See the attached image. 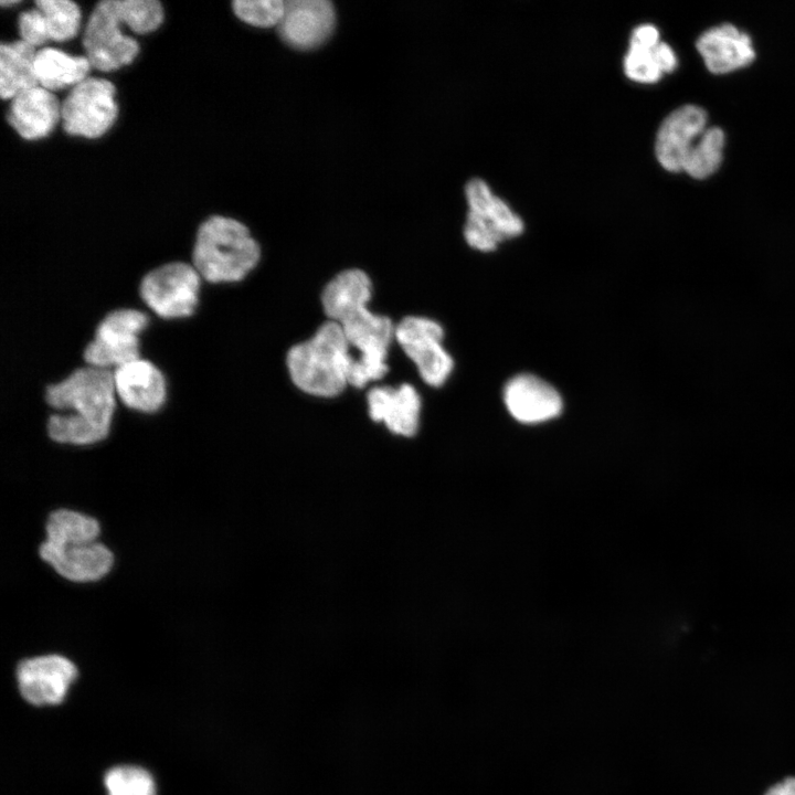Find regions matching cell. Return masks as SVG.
I'll return each mask as SVG.
<instances>
[{"instance_id": "30bf717a", "label": "cell", "mask_w": 795, "mask_h": 795, "mask_svg": "<svg viewBox=\"0 0 795 795\" xmlns=\"http://www.w3.org/2000/svg\"><path fill=\"white\" fill-rule=\"evenodd\" d=\"M394 338L426 384L438 388L446 382L454 361L443 347L444 330L437 321L418 316L405 317L395 326Z\"/></svg>"}, {"instance_id": "8fae6325", "label": "cell", "mask_w": 795, "mask_h": 795, "mask_svg": "<svg viewBox=\"0 0 795 795\" xmlns=\"http://www.w3.org/2000/svg\"><path fill=\"white\" fill-rule=\"evenodd\" d=\"M116 396L135 413L151 415L163 409L169 398L167 374L148 358H139L113 370Z\"/></svg>"}, {"instance_id": "e0dca14e", "label": "cell", "mask_w": 795, "mask_h": 795, "mask_svg": "<svg viewBox=\"0 0 795 795\" xmlns=\"http://www.w3.org/2000/svg\"><path fill=\"white\" fill-rule=\"evenodd\" d=\"M677 63L672 49L659 41L655 25L642 24L634 29L623 63L628 78L638 83H655L664 73L672 72Z\"/></svg>"}, {"instance_id": "7c38bea8", "label": "cell", "mask_w": 795, "mask_h": 795, "mask_svg": "<svg viewBox=\"0 0 795 795\" xmlns=\"http://www.w3.org/2000/svg\"><path fill=\"white\" fill-rule=\"evenodd\" d=\"M76 678V666L57 654L26 658L17 667L19 691L34 706L62 702Z\"/></svg>"}, {"instance_id": "8992f818", "label": "cell", "mask_w": 795, "mask_h": 795, "mask_svg": "<svg viewBox=\"0 0 795 795\" xmlns=\"http://www.w3.org/2000/svg\"><path fill=\"white\" fill-rule=\"evenodd\" d=\"M151 317L138 308L124 306L106 311L96 322L81 352L83 364L115 370L142 357L141 335Z\"/></svg>"}, {"instance_id": "52a82bcc", "label": "cell", "mask_w": 795, "mask_h": 795, "mask_svg": "<svg viewBox=\"0 0 795 795\" xmlns=\"http://www.w3.org/2000/svg\"><path fill=\"white\" fill-rule=\"evenodd\" d=\"M140 301L162 320L194 316L202 299V278L191 263L170 261L147 271L139 279Z\"/></svg>"}, {"instance_id": "ffe728a7", "label": "cell", "mask_w": 795, "mask_h": 795, "mask_svg": "<svg viewBox=\"0 0 795 795\" xmlns=\"http://www.w3.org/2000/svg\"><path fill=\"white\" fill-rule=\"evenodd\" d=\"M697 49L710 72L723 74L750 64L755 52L750 36L732 24H721L702 33Z\"/></svg>"}, {"instance_id": "f1b7e54d", "label": "cell", "mask_w": 795, "mask_h": 795, "mask_svg": "<svg viewBox=\"0 0 795 795\" xmlns=\"http://www.w3.org/2000/svg\"><path fill=\"white\" fill-rule=\"evenodd\" d=\"M763 795H795V775H788L770 785Z\"/></svg>"}, {"instance_id": "ba28073f", "label": "cell", "mask_w": 795, "mask_h": 795, "mask_svg": "<svg viewBox=\"0 0 795 795\" xmlns=\"http://www.w3.org/2000/svg\"><path fill=\"white\" fill-rule=\"evenodd\" d=\"M468 213L464 236L468 245L480 252H491L505 240L519 236L522 220L481 179H471L465 189Z\"/></svg>"}, {"instance_id": "5bb4252c", "label": "cell", "mask_w": 795, "mask_h": 795, "mask_svg": "<svg viewBox=\"0 0 795 795\" xmlns=\"http://www.w3.org/2000/svg\"><path fill=\"white\" fill-rule=\"evenodd\" d=\"M336 14L328 0L285 1L278 33L283 41L298 50L318 46L332 32Z\"/></svg>"}, {"instance_id": "cb8c5ba5", "label": "cell", "mask_w": 795, "mask_h": 795, "mask_svg": "<svg viewBox=\"0 0 795 795\" xmlns=\"http://www.w3.org/2000/svg\"><path fill=\"white\" fill-rule=\"evenodd\" d=\"M724 132L718 127L707 128L695 142L682 165V171L696 179L712 174L720 166Z\"/></svg>"}, {"instance_id": "2e32d148", "label": "cell", "mask_w": 795, "mask_h": 795, "mask_svg": "<svg viewBox=\"0 0 795 795\" xmlns=\"http://www.w3.org/2000/svg\"><path fill=\"white\" fill-rule=\"evenodd\" d=\"M707 129V113L699 106L685 105L661 123L655 144L657 160L670 172L682 171L688 152Z\"/></svg>"}, {"instance_id": "484cf974", "label": "cell", "mask_w": 795, "mask_h": 795, "mask_svg": "<svg viewBox=\"0 0 795 795\" xmlns=\"http://www.w3.org/2000/svg\"><path fill=\"white\" fill-rule=\"evenodd\" d=\"M104 783L107 795H156L152 776L139 766H115L106 773Z\"/></svg>"}, {"instance_id": "d4e9b609", "label": "cell", "mask_w": 795, "mask_h": 795, "mask_svg": "<svg viewBox=\"0 0 795 795\" xmlns=\"http://www.w3.org/2000/svg\"><path fill=\"white\" fill-rule=\"evenodd\" d=\"M35 7L40 10L49 39L53 41H67L77 34L81 23V10L70 0H38Z\"/></svg>"}, {"instance_id": "ac0fdd59", "label": "cell", "mask_w": 795, "mask_h": 795, "mask_svg": "<svg viewBox=\"0 0 795 795\" xmlns=\"http://www.w3.org/2000/svg\"><path fill=\"white\" fill-rule=\"evenodd\" d=\"M367 403L370 417L382 422L393 434L410 437L417 432L421 398L411 384L372 388Z\"/></svg>"}, {"instance_id": "7a4b0ae2", "label": "cell", "mask_w": 795, "mask_h": 795, "mask_svg": "<svg viewBox=\"0 0 795 795\" xmlns=\"http://www.w3.org/2000/svg\"><path fill=\"white\" fill-rule=\"evenodd\" d=\"M371 293L369 276L351 268L336 275L321 294L325 314L340 326L350 348L358 352L349 374V384L354 388H363L386 374V358L395 333L389 317L368 308Z\"/></svg>"}, {"instance_id": "44dd1931", "label": "cell", "mask_w": 795, "mask_h": 795, "mask_svg": "<svg viewBox=\"0 0 795 795\" xmlns=\"http://www.w3.org/2000/svg\"><path fill=\"white\" fill-rule=\"evenodd\" d=\"M35 47L17 40L0 46V95L12 99L38 84L35 75Z\"/></svg>"}, {"instance_id": "f546056e", "label": "cell", "mask_w": 795, "mask_h": 795, "mask_svg": "<svg viewBox=\"0 0 795 795\" xmlns=\"http://www.w3.org/2000/svg\"><path fill=\"white\" fill-rule=\"evenodd\" d=\"M17 3H18V1H2L1 2L2 6H12V4H17Z\"/></svg>"}, {"instance_id": "603a6c76", "label": "cell", "mask_w": 795, "mask_h": 795, "mask_svg": "<svg viewBox=\"0 0 795 795\" xmlns=\"http://www.w3.org/2000/svg\"><path fill=\"white\" fill-rule=\"evenodd\" d=\"M47 542L59 545L87 544L97 541L100 526L97 519L71 509H57L45 523Z\"/></svg>"}, {"instance_id": "9c48e42d", "label": "cell", "mask_w": 795, "mask_h": 795, "mask_svg": "<svg viewBox=\"0 0 795 795\" xmlns=\"http://www.w3.org/2000/svg\"><path fill=\"white\" fill-rule=\"evenodd\" d=\"M115 92L109 81L97 77H87L72 87L61 105L64 130L91 139L103 136L117 117Z\"/></svg>"}, {"instance_id": "4316f807", "label": "cell", "mask_w": 795, "mask_h": 795, "mask_svg": "<svg viewBox=\"0 0 795 795\" xmlns=\"http://www.w3.org/2000/svg\"><path fill=\"white\" fill-rule=\"evenodd\" d=\"M232 7L239 19L262 28L278 25L285 12L282 0H236Z\"/></svg>"}, {"instance_id": "d6986e66", "label": "cell", "mask_w": 795, "mask_h": 795, "mask_svg": "<svg viewBox=\"0 0 795 795\" xmlns=\"http://www.w3.org/2000/svg\"><path fill=\"white\" fill-rule=\"evenodd\" d=\"M8 121L26 140L47 136L61 117V105L55 95L36 85L11 99Z\"/></svg>"}, {"instance_id": "277c9868", "label": "cell", "mask_w": 795, "mask_h": 795, "mask_svg": "<svg viewBox=\"0 0 795 795\" xmlns=\"http://www.w3.org/2000/svg\"><path fill=\"white\" fill-rule=\"evenodd\" d=\"M353 361L351 348L340 326L328 320L306 341L293 346L286 367L293 383L303 392L332 398L349 384Z\"/></svg>"}, {"instance_id": "4fadbf2b", "label": "cell", "mask_w": 795, "mask_h": 795, "mask_svg": "<svg viewBox=\"0 0 795 795\" xmlns=\"http://www.w3.org/2000/svg\"><path fill=\"white\" fill-rule=\"evenodd\" d=\"M40 558L62 577L76 582H96L114 565V553L100 542L59 545L47 541L39 548Z\"/></svg>"}, {"instance_id": "9a60e30c", "label": "cell", "mask_w": 795, "mask_h": 795, "mask_svg": "<svg viewBox=\"0 0 795 795\" xmlns=\"http://www.w3.org/2000/svg\"><path fill=\"white\" fill-rule=\"evenodd\" d=\"M509 414L523 424H539L558 417L563 410L560 393L544 380L528 373L511 378L504 388Z\"/></svg>"}, {"instance_id": "83f0119b", "label": "cell", "mask_w": 795, "mask_h": 795, "mask_svg": "<svg viewBox=\"0 0 795 795\" xmlns=\"http://www.w3.org/2000/svg\"><path fill=\"white\" fill-rule=\"evenodd\" d=\"M18 25L21 40L34 47L50 40L42 14L36 7L22 12L18 19Z\"/></svg>"}, {"instance_id": "7402d4cb", "label": "cell", "mask_w": 795, "mask_h": 795, "mask_svg": "<svg viewBox=\"0 0 795 795\" xmlns=\"http://www.w3.org/2000/svg\"><path fill=\"white\" fill-rule=\"evenodd\" d=\"M34 66L38 84L51 92L76 86L92 67L86 56H71L54 47L36 51Z\"/></svg>"}, {"instance_id": "5b68a950", "label": "cell", "mask_w": 795, "mask_h": 795, "mask_svg": "<svg viewBox=\"0 0 795 795\" xmlns=\"http://www.w3.org/2000/svg\"><path fill=\"white\" fill-rule=\"evenodd\" d=\"M132 0H104L96 4L86 23L83 46L91 65L109 72L131 63L139 52L138 42L121 32L138 29Z\"/></svg>"}, {"instance_id": "3957f363", "label": "cell", "mask_w": 795, "mask_h": 795, "mask_svg": "<svg viewBox=\"0 0 795 795\" xmlns=\"http://www.w3.org/2000/svg\"><path fill=\"white\" fill-rule=\"evenodd\" d=\"M259 258L261 247L242 222L212 215L199 225L191 264L202 280L239 283L256 267Z\"/></svg>"}, {"instance_id": "6da1fadb", "label": "cell", "mask_w": 795, "mask_h": 795, "mask_svg": "<svg viewBox=\"0 0 795 795\" xmlns=\"http://www.w3.org/2000/svg\"><path fill=\"white\" fill-rule=\"evenodd\" d=\"M43 402L52 410L45 418L47 437L77 447L105 441L116 415L114 373L109 369L80 365L47 382Z\"/></svg>"}]
</instances>
